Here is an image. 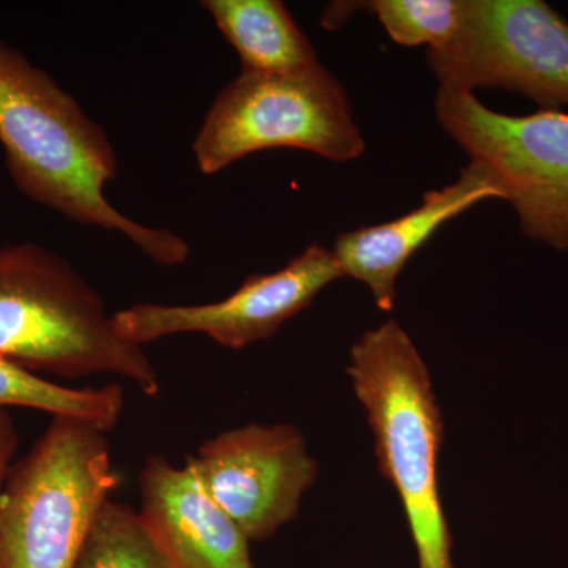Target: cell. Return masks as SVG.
Wrapping results in <instances>:
<instances>
[{"instance_id":"obj_1","label":"cell","mask_w":568,"mask_h":568,"mask_svg":"<svg viewBox=\"0 0 568 568\" xmlns=\"http://www.w3.org/2000/svg\"><path fill=\"white\" fill-rule=\"evenodd\" d=\"M0 144L14 185L29 200L70 220L129 237L160 265L189 260L173 231L149 227L119 212L104 185L118 175L106 132L47 71L0 40Z\"/></svg>"},{"instance_id":"obj_2","label":"cell","mask_w":568,"mask_h":568,"mask_svg":"<svg viewBox=\"0 0 568 568\" xmlns=\"http://www.w3.org/2000/svg\"><path fill=\"white\" fill-rule=\"evenodd\" d=\"M346 372L372 428L377 469L402 500L417 568H455L437 484L446 426L424 357L390 320L354 343Z\"/></svg>"},{"instance_id":"obj_3","label":"cell","mask_w":568,"mask_h":568,"mask_svg":"<svg viewBox=\"0 0 568 568\" xmlns=\"http://www.w3.org/2000/svg\"><path fill=\"white\" fill-rule=\"evenodd\" d=\"M0 355L37 373L115 375L159 394L151 358L115 331L102 297L62 256L37 244L0 248Z\"/></svg>"},{"instance_id":"obj_4","label":"cell","mask_w":568,"mask_h":568,"mask_svg":"<svg viewBox=\"0 0 568 568\" xmlns=\"http://www.w3.org/2000/svg\"><path fill=\"white\" fill-rule=\"evenodd\" d=\"M118 484L106 433L52 417L0 481V568H74Z\"/></svg>"},{"instance_id":"obj_5","label":"cell","mask_w":568,"mask_h":568,"mask_svg":"<svg viewBox=\"0 0 568 568\" xmlns=\"http://www.w3.org/2000/svg\"><path fill=\"white\" fill-rule=\"evenodd\" d=\"M280 148L332 162L364 152L345 85L321 63L286 74L242 70L216 97L193 144L197 166L209 175L250 153Z\"/></svg>"},{"instance_id":"obj_6","label":"cell","mask_w":568,"mask_h":568,"mask_svg":"<svg viewBox=\"0 0 568 568\" xmlns=\"http://www.w3.org/2000/svg\"><path fill=\"white\" fill-rule=\"evenodd\" d=\"M436 115L470 162L481 164L514 205L523 233L568 250V114L540 110L508 115L473 92L439 88Z\"/></svg>"},{"instance_id":"obj_7","label":"cell","mask_w":568,"mask_h":568,"mask_svg":"<svg viewBox=\"0 0 568 568\" xmlns=\"http://www.w3.org/2000/svg\"><path fill=\"white\" fill-rule=\"evenodd\" d=\"M426 61L440 88L506 89L544 110L568 106V21L541 0H463L458 32Z\"/></svg>"},{"instance_id":"obj_8","label":"cell","mask_w":568,"mask_h":568,"mask_svg":"<svg viewBox=\"0 0 568 568\" xmlns=\"http://www.w3.org/2000/svg\"><path fill=\"white\" fill-rule=\"evenodd\" d=\"M186 463L252 544L294 521L320 477L304 433L291 424L227 429L205 440Z\"/></svg>"},{"instance_id":"obj_9","label":"cell","mask_w":568,"mask_h":568,"mask_svg":"<svg viewBox=\"0 0 568 568\" xmlns=\"http://www.w3.org/2000/svg\"><path fill=\"white\" fill-rule=\"evenodd\" d=\"M343 276L334 252L313 244L282 271L248 276L234 294L215 304H140L121 310L112 321L115 331L134 345L171 335L204 334L230 349H244L271 338Z\"/></svg>"},{"instance_id":"obj_10","label":"cell","mask_w":568,"mask_h":568,"mask_svg":"<svg viewBox=\"0 0 568 568\" xmlns=\"http://www.w3.org/2000/svg\"><path fill=\"white\" fill-rule=\"evenodd\" d=\"M140 517L166 568H256L248 537L185 463L152 455L140 474Z\"/></svg>"},{"instance_id":"obj_11","label":"cell","mask_w":568,"mask_h":568,"mask_svg":"<svg viewBox=\"0 0 568 568\" xmlns=\"http://www.w3.org/2000/svg\"><path fill=\"white\" fill-rule=\"evenodd\" d=\"M499 197L491 175L470 162L458 181L425 193L424 203L392 222L362 226L336 237L334 254L345 276L368 286L377 308H395L396 278L407 261L448 220L480 201Z\"/></svg>"},{"instance_id":"obj_12","label":"cell","mask_w":568,"mask_h":568,"mask_svg":"<svg viewBox=\"0 0 568 568\" xmlns=\"http://www.w3.org/2000/svg\"><path fill=\"white\" fill-rule=\"evenodd\" d=\"M244 71L297 73L317 65V52L280 0H204Z\"/></svg>"},{"instance_id":"obj_13","label":"cell","mask_w":568,"mask_h":568,"mask_svg":"<svg viewBox=\"0 0 568 568\" xmlns=\"http://www.w3.org/2000/svg\"><path fill=\"white\" fill-rule=\"evenodd\" d=\"M10 406L29 407L52 417L78 418L110 433L122 416L125 396L119 384L63 387L0 355V409Z\"/></svg>"},{"instance_id":"obj_14","label":"cell","mask_w":568,"mask_h":568,"mask_svg":"<svg viewBox=\"0 0 568 568\" xmlns=\"http://www.w3.org/2000/svg\"><path fill=\"white\" fill-rule=\"evenodd\" d=\"M74 568H166L140 511L108 499L100 508Z\"/></svg>"},{"instance_id":"obj_15","label":"cell","mask_w":568,"mask_h":568,"mask_svg":"<svg viewBox=\"0 0 568 568\" xmlns=\"http://www.w3.org/2000/svg\"><path fill=\"white\" fill-rule=\"evenodd\" d=\"M373 11L390 39L403 47L439 50L458 32L463 0H375L358 3Z\"/></svg>"},{"instance_id":"obj_16","label":"cell","mask_w":568,"mask_h":568,"mask_svg":"<svg viewBox=\"0 0 568 568\" xmlns=\"http://www.w3.org/2000/svg\"><path fill=\"white\" fill-rule=\"evenodd\" d=\"M18 429L7 409H0V481L7 476L18 450Z\"/></svg>"}]
</instances>
